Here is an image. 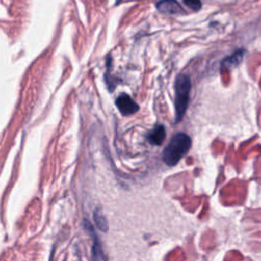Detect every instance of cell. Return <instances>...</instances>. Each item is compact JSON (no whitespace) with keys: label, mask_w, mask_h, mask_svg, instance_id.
<instances>
[{"label":"cell","mask_w":261,"mask_h":261,"mask_svg":"<svg viewBox=\"0 0 261 261\" xmlns=\"http://www.w3.org/2000/svg\"><path fill=\"white\" fill-rule=\"evenodd\" d=\"M192 146L191 138L185 133L172 137L162 152V159L168 166H174L189 152Z\"/></svg>","instance_id":"obj_1"},{"label":"cell","mask_w":261,"mask_h":261,"mask_svg":"<svg viewBox=\"0 0 261 261\" xmlns=\"http://www.w3.org/2000/svg\"><path fill=\"white\" fill-rule=\"evenodd\" d=\"M192 83L188 74L181 73L175 80V122H178L184 117L190 100V91Z\"/></svg>","instance_id":"obj_2"},{"label":"cell","mask_w":261,"mask_h":261,"mask_svg":"<svg viewBox=\"0 0 261 261\" xmlns=\"http://www.w3.org/2000/svg\"><path fill=\"white\" fill-rule=\"evenodd\" d=\"M115 104L117 109L122 115H130L136 113L139 110V105L138 103L127 94L122 93L120 94L116 100Z\"/></svg>","instance_id":"obj_3"},{"label":"cell","mask_w":261,"mask_h":261,"mask_svg":"<svg viewBox=\"0 0 261 261\" xmlns=\"http://www.w3.org/2000/svg\"><path fill=\"white\" fill-rule=\"evenodd\" d=\"M156 7L160 12L166 14H178L184 12L176 0H161L156 4Z\"/></svg>","instance_id":"obj_4"},{"label":"cell","mask_w":261,"mask_h":261,"mask_svg":"<svg viewBox=\"0 0 261 261\" xmlns=\"http://www.w3.org/2000/svg\"><path fill=\"white\" fill-rule=\"evenodd\" d=\"M165 137H166L165 127L163 125L159 124L155 128H153L152 132H150L148 134L147 139H148L150 144L156 145V146H160L163 143Z\"/></svg>","instance_id":"obj_5"},{"label":"cell","mask_w":261,"mask_h":261,"mask_svg":"<svg viewBox=\"0 0 261 261\" xmlns=\"http://www.w3.org/2000/svg\"><path fill=\"white\" fill-rule=\"evenodd\" d=\"M94 219H95V222H96V224H97V226L99 227L100 230H102V231H107L108 230V223H107L106 217L102 214L100 209L95 210Z\"/></svg>","instance_id":"obj_6"},{"label":"cell","mask_w":261,"mask_h":261,"mask_svg":"<svg viewBox=\"0 0 261 261\" xmlns=\"http://www.w3.org/2000/svg\"><path fill=\"white\" fill-rule=\"evenodd\" d=\"M243 55H244V50H239L236 51L233 54H231L230 56H228L223 62L226 63L227 65H231V66H236L238 65L242 59H243Z\"/></svg>","instance_id":"obj_7"},{"label":"cell","mask_w":261,"mask_h":261,"mask_svg":"<svg viewBox=\"0 0 261 261\" xmlns=\"http://www.w3.org/2000/svg\"><path fill=\"white\" fill-rule=\"evenodd\" d=\"M182 1L188 7H190L192 10H195V11L199 10L202 6L201 0H182Z\"/></svg>","instance_id":"obj_8"}]
</instances>
